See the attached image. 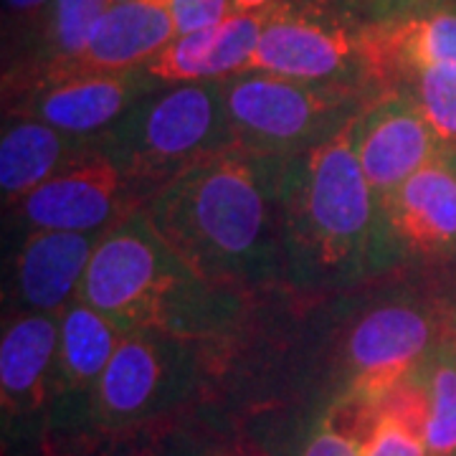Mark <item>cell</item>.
<instances>
[{
    "label": "cell",
    "instance_id": "6da1fadb",
    "mask_svg": "<svg viewBox=\"0 0 456 456\" xmlns=\"http://www.w3.org/2000/svg\"><path fill=\"white\" fill-rule=\"evenodd\" d=\"M284 165L281 155L231 142L165 183L142 213L198 277L246 292L284 274Z\"/></svg>",
    "mask_w": 456,
    "mask_h": 456
},
{
    "label": "cell",
    "instance_id": "7a4b0ae2",
    "mask_svg": "<svg viewBox=\"0 0 456 456\" xmlns=\"http://www.w3.org/2000/svg\"><path fill=\"white\" fill-rule=\"evenodd\" d=\"M358 114L284 165L281 279L294 287L355 281L395 256L380 198L355 152Z\"/></svg>",
    "mask_w": 456,
    "mask_h": 456
},
{
    "label": "cell",
    "instance_id": "3957f363",
    "mask_svg": "<svg viewBox=\"0 0 456 456\" xmlns=\"http://www.w3.org/2000/svg\"><path fill=\"white\" fill-rule=\"evenodd\" d=\"M119 332L213 342L239 325L244 292L211 284L150 226L142 208L99 236L79 297Z\"/></svg>",
    "mask_w": 456,
    "mask_h": 456
},
{
    "label": "cell",
    "instance_id": "277c9868",
    "mask_svg": "<svg viewBox=\"0 0 456 456\" xmlns=\"http://www.w3.org/2000/svg\"><path fill=\"white\" fill-rule=\"evenodd\" d=\"M198 345L145 332H122L92 391L56 398L49 456H89L94 434H132L163 419L193 391Z\"/></svg>",
    "mask_w": 456,
    "mask_h": 456
},
{
    "label": "cell",
    "instance_id": "5b68a950",
    "mask_svg": "<svg viewBox=\"0 0 456 456\" xmlns=\"http://www.w3.org/2000/svg\"><path fill=\"white\" fill-rule=\"evenodd\" d=\"M92 145L145 203L165 183L233 142L221 82L173 84L140 99Z\"/></svg>",
    "mask_w": 456,
    "mask_h": 456
},
{
    "label": "cell",
    "instance_id": "8992f818",
    "mask_svg": "<svg viewBox=\"0 0 456 456\" xmlns=\"http://www.w3.org/2000/svg\"><path fill=\"white\" fill-rule=\"evenodd\" d=\"M221 86L233 142L281 158L340 130L378 94L360 84L302 82L264 71L236 74Z\"/></svg>",
    "mask_w": 456,
    "mask_h": 456
},
{
    "label": "cell",
    "instance_id": "52a82bcc",
    "mask_svg": "<svg viewBox=\"0 0 456 456\" xmlns=\"http://www.w3.org/2000/svg\"><path fill=\"white\" fill-rule=\"evenodd\" d=\"M362 26L338 13L327 0H281L264 18L259 46L246 71L370 86Z\"/></svg>",
    "mask_w": 456,
    "mask_h": 456
},
{
    "label": "cell",
    "instance_id": "ba28073f",
    "mask_svg": "<svg viewBox=\"0 0 456 456\" xmlns=\"http://www.w3.org/2000/svg\"><path fill=\"white\" fill-rule=\"evenodd\" d=\"M452 327L419 302H391L362 314L347 338V391L378 403L395 383L416 373L436 353Z\"/></svg>",
    "mask_w": 456,
    "mask_h": 456
},
{
    "label": "cell",
    "instance_id": "9c48e42d",
    "mask_svg": "<svg viewBox=\"0 0 456 456\" xmlns=\"http://www.w3.org/2000/svg\"><path fill=\"white\" fill-rule=\"evenodd\" d=\"M137 208H142L140 196L112 158L94 145L18 203L33 228L77 233H104Z\"/></svg>",
    "mask_w": 456,
    "mask_h": 456
},
{
    "label": "cell",
    "instance_id": "30bf717a",
    "mask_svg": "<svg viewBox=\"0 0 456 456\" xmlns=\"http://www.w3.org/2000/svg\"><path fill=\"white\" fill-rule=\"evenodd\" d=\"M355 152L378 198L449 155L403 89H386L368 99L355 119Z\"/></svg>",
    "mask_w": 456,
    "mask_h": 456
},
{
    "label": "cell",
    "instance_id": "8fae6325",
    "mask_svg": "<svg viewBox=\"0 0 456 456\" xmlns=\"http://www.w3.org/2000/svg\"><path fill=\"white\" fill-rule=\"evenodd\" d=\"M163 84L150 79L145 69L122 74H82L20 94L11 104L13 117H28L53 130L89 140L110 130L140 99Z\"/></svg>",
    "mask_w": 456,
    "mask_h": 456
},
{
    "label": "cell",
    "instance_id": "7c38bea8",
    "mask_svg": "<svg viewBox=\"0 0 456 456\" xmlns=\"http://www.w3.org/2000/svg\"><path fill=\"white\" fill-rule=\"evenodd\" d=\"M362 53L375 92L398 89L428 66H456V5H428L406 16L365 23Z\"/></svg>",
    "mask_w": 456,
    "mask_h": 456
},
{
    "label": "cell",
    "instance_id": "4fadbf2b",
    "mask_svg": "<svg viewBox=\"0 0 456 456\" xmlns=\"http://www.w3.org/2000/svg\"><path fill=\"white\" fill-rule=\"evenodd\" d=\"M393 251L456 256V155H441L416 175L380 196Z\"/></svg>",
    "mask_w": 456,
    "mask_h": 456
},
{
    "label": "cell",
    "instance_id": "5bb4252c",
    "mask_svg": "<svg viewBox=\"0 0 456 456\" xmlns=\"http://www.w3.org/2000/svg\"><path fill=\"white\" fill-rule=\"evenodd\" d=\"M102 233L33 228L16 256L13 281L26 312L61 314L79 297Z\"/></svg>",
    "mask_w": 456,
    "mask_h": 456
},
{
    "label": "cell",
    "instance_id": "9a60e30c",
    "mask_svg": "<svg viewBox=\"0 0 456 456\" xmlns=\"http://www.w3.org/2000/svg\"><path fill=\"white\" fill-rule=\"evenodd\" d=\"M266 13H231L206 31L178 36L142 69L158 84L224 82L244 74L259 46Z\"/></svg>",
    "mask_w": 456,
    "mask_h": 456
},
{
    "label": "cell",
    "instance_id": "2e32d148",
    "mask_svg": "<svg viewBox=\"0 0 456 456\" xmlns=\"http://www.w3.org/2000/svg\"><path fill=\"white\" fill-rule=\"evenodd\" d=\"M175 38L178 28L167 3H112L64 79L142 69Z\"/></svg>",
    "mask_w": 456,
    "mask_h": 456
},
{
    "label": "cell",
    "instance_id": "e0dca14e",
    "mask_svg": "<svg viewBox=\"0 0 456 456\" xmlns=\"http://www.w3.org/2000/svg\"><path fill=\"white\" fill-rule=\"evenodd\" d=\"M61 314L20 312L3 327L0 401L5 419H26L51 398Z\"/></svg>",
    "mask_w": 456,
    "mask_h": 456
},
{
    "label": "cell",
    "instance_id": "ac0fdd59",
    "mask_svg": "<svg viewBox=\"0 0 456 456\" xmlns=\"http://www.w3.org/2000/svg\"><path fill=\"white\" fill-rule=\"evenodd\" d=\"M89 150L92 142L53 130L38 119L16 117L8 122L0 137V188L5 206H18Z\"/></svg>",
    "mask_w": 456,
    "mask_h": 456
},
{
    "label": "cell",
    "instance_id": "d6986e66",
    "mask_svg": "<svg viewBox=\"0 0 456 456\" xmlns=\"http://www.w3.org/2000/svg\"><path fill=\"white\" fill-rule=\"evenodd\" d=\"M59 355L51 380V401L92 391L110 365L122 332L97 310L74 299L59 320Z\"/></svg>",
    "mask_w": 456,
    "mask_h": 456
},
{
    "label": "cell",
    "instance_id": "ffe728a7",
    "mask_svg": "<svg viewBox=\"0 0 456 456\" xmlns=\"http://www.w3.org/2000/svg\"><path fill=\"white\" fill-rule=\"evenodd\" d=\"M428 362L386 393L373 411L362 456H428Z\"/></svg>",
    "mask_w": 456,
    "mask_h": 456
},
{
    "label": "cell",
    "instance_id": "44dd1931",
    "mask_svg": "<svg viewBox=\"0 0 456 456\" xmlns=\"http://www.w3.org/2000/svg\"><path fill=\"white\" fill-rule=\"evenodd\" d=\"M428 456H456V327L428 360Z\"/></svg>",
    "mask_w": 456,
    "mask_h": 456
},
{
    "label": "cell",
    "instance_id": "7402d4cb",
    "mask_svg": "<svg viewBox=\"0 0 456 456\" xmlns=\"http://www.w3.org/2000/svg\"><path fill=\"white\" fill-rule=\"evenodd\" d=\"M373 411L375 403L360 398L358 393L345 391L320 416L302 456H362Z\"/></svg>",
    "mask_w": 456,
    "mask_h": 456
},
{
    "label": "cell",
    "instance_id": "603a6c76",
    "mask_svg": "<svg viewBox=\"0 0 456 456\" xmlns=\"http://www.w3.org/2000/svg\"><path fill=\"white\" fill-rule=\"evenodd\" d=\"M398 89L416 102L428 127L449 155H456V66H428Z\"/></svg>",
    "mask_w": 456,
    "mask_h": 456
},
{
    "label": "cell",
    "instance_id": "cb8c5ba5",
    "mask_svg": "<svg viewBox=\"0 0 456 456\" xmlns=\"http://www.w3.org/2000/svg\"><path fill=\"white\" fill-rule=\"evenodd\" d=\"M178 36L216 28L233 13V0H167Z\"/></svg>",
    "mask_w": 456,
    "mask_h": 456
},
{
    "label": "cell",
    "instance_id": "d4e9b609",
    "mask_svg": "<svg viewBox=\"0 0 456 456\" xmlns=\"http://www.w3.org/2000/svg\"><path fill=\"white\" fill-rule=\"evenodd\" d=\"M358 3L370 16L368 23H380V20H391V18L406 16V13H413V11L436 5L441 0H358Z\"/></svg>",
    "mask_w": 456,
    "mask_h": 456
},
{
    "label": "cell",
    "instance_id": "484cf974",
    "mask_svg": "<svg viewBox=\"0 0 456 456\" xmlns=\"http://www.w3.org/2000/svg\"><path fill=\"white\" fill-rule=\"evenodd\" d=\"M3 3H5V16L36 23L53 0H3Z\"/></svg>",
    "mask_w": 456,
    "mask_h": 456
},
{
    "label": "cell",
    "instance_id": "4316f807",
    "mask_svg": "<svg viewBox=\"0 0 456 456\" xmlns=\"http://www.w3.org/2000/svg\"><path fill=\"white\" fill-rule=\"evenodd\" d=\"M110 456H198L188 446H173V444H145V446H130L119 449Z\"/></svg>",
    "mask_w": 456,
    "mask_h": 456
},
{
    "label": "cell",
    "instance_id": "83f0119b",
    "mask_svg": "<svg viewBox=\"0 0 456 456\" xmlns=\"http://www.w3.org/2000/svg\"><path fill=\"white\" fill-rule=\"evenodd\" d=\"M281 0H233V13H269Z\"/></svg>",
    "mask_w": 456,
    "mask_h": 456
},
{
    "label": "cell",
    "instance_id": "f1b7e54d",
    "mask_svg": "<svg viewBox=\"0 0 456 456\" xmlns=\"http://www.w3.org/2000/svg\"><path fill=\"white\" fill-rule=\"evenodd\" d=\"M114 3H167V0H114Z\"/></svg>",
    "mask_w": 456,
    "mask_h": 456
},
{
    "label": "cell",
    "instance_id": "f546056e",
    "mask_svg": "<svg viewBox=\"0 0 456 456\" xmlns=\"http://www.w3.org/2000/svg\"><path fill=\"white\" fill-rule=\"evenodd\" d=\"M454 5H456V0H454Z\"/></svg>",
    "mask_w": 456,
    "mask_h": 456
}]
</instances>
